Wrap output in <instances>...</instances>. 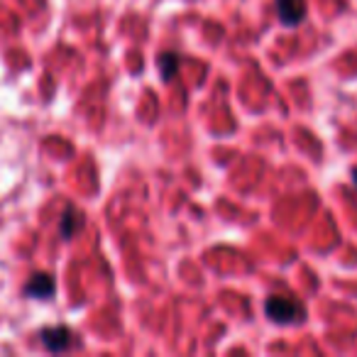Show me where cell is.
I'll list each match as a JSON object with an SVG mask.
<instances>
[{"instance_id": "1", "label": "cell", "mask_w": 357, "mask_h": 357, "mask_svg": "<svg viewBox=\"0 0 357 357\" xmlns=\"http://www.w3.org/2000/svg\"><path fill=\"white\" fill-rule=\"evenodd\" d=\"M264 313L272 323L279 326H291V323H301L306 316V308L303 303H298L291 296H269L264 303Z\"/></svg>"}, {"instance_id": "2", "label": "cell", "mask_w": 357, "mask_h": 357, "mask_svg": "<svg viewBox=\"0 0 357 357\" xmlns=\"http://www.w3.org/2000/svg\"><path fill=\"white\" fill-rule=\"evenodd\" d=\"M40 342L45 350L50 352H66L76 345V335L71 333V328L66 326H50L40 331Z\"/></svg>"}, {"instance_id": "3", "label": "cell", "mask_w": 357, "mask_h": 357, "mask_svg": "<svg viewBox=\"0 0 357 357\" xmlns=\"http://www.w3.org/2000/svg\"><path fill=\"white\" fill-rule=\"evenodd\" d=\"M277 15L287 27H296L306 17V0H277Z\"/></svg>"}, {"instance_id": "4", "label": "cell", "mask_w": 357, "mask_h": 357, "mask_svg": "<svg viewBox=\"0 0 357 357\" xmlns=\"http://www.w3.org/2000/svg\"><path fill=\"white\" fill-rule=\"evenodd\" d=\"M54 291H56L54 277H52V274H47V272L35 274V277L25 284V294L30 298H42V301H45V298L54 296Z\"/></svg>"}, {"instance_id": "5", "label": "cell", "mask_w": 357, "mask_h": 357, "mask_svg": "<svg viewBox=\"0 0 357 357\" xmlns=\"http://www.w3.org/2000/svg\"><path fill=\"white\" fill-rule=\"evenodd\" d=\"M81 228V213L76 208H66L64 215H61V238L69 240L74 235V230Z\"/></svg>"}, {"instance_id": "6", "label": "cell", "mask_w": 357, "mask_h": 357, "mask_svg": "<svg viewBox=\"0 0 357 357\" xmlns=\"http://www.w3.org/2000/svg\"><path fill=\"white\" fill-rule=\"evenodd\" d=\"M178 61H181V56L174 54V52H167V54L159 56V71H162V79L169 81L176 76L178 71Z\"/></svg>"}, {"instance_id": "7", "label": "cell", "mask_w": 357, "mask_h": 357, "mask_svg": "<svg viewBox=\"0 0 357 357\" xmlns=\"http://www.w3.org/2000/svg\"><path fill=\"white\" fill-rule=\"evenodd\" d=\"M352 184H355V189H357V167L352 169Z\"/></svg>"}]
</instances>
